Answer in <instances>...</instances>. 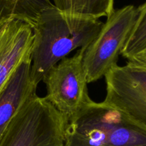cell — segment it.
Here are the masks:
<instances>
[{"instance_id": "277c9868", "label": "cell", "mask_w": 146, "mask_h": 146, "mask_svg": "<svg viewBox=\"0 0 146 146\" xmlns=\"http://www.w3.org/2000/svg\"><path fill=\"white\" fill-rule=\"evenodd\" d=\"M138 16L133 5L114 9L96 37L84 50V69L88 83L104 77L115 67Z\"/></svg>"}, {"instance_id": "7a4b0ae2", "label": "cell", "mask_w": 146, "mask_h": 146, "mask_svg": "<svg viewBox=\"0 0 146 146\" xmlns=\"http://www.w3.org/2000/svg\"><path fill=\"white\" fill-rule=\"evenodd\" d=\"M64 146H146V126L104 101L92 100L68 122Z\"/></svg>"}, {"instance_id": "7c38bea8", "label": "cell", "mask_w": 146, "mask_h": 146, "mask_svg": "<svg viewBox=\"0 0 146 146\" xmlns=\"http://www.w3.org/2000/svg\"><path fill=\"white\" fill-rule=\"evenodd\" d=\"M128 62L146 67V49L137 53L128 60Z\"/></svg>"}, {"instance_id": "6da1fadb", "label": "cell", "mask_w": 146, "mask_h": 146, "mask_svg": "<svg viewBox=\"0 0 146 146\" xmlns=\"http://www.w3.org/2000/svg\"><path fill=\"white\" fill-rule=\"evenodd\" d=\"M99 19L71 17L55 6L41 13L34 27L31 80L43 81L48 70L77 49H86L102 28Z\"/></svg>"}, {"instance_id": "8fae6325", "label": "cell", "mask_w": 146, "mask_h": 146, "mask_svg": "<svg viewBox=\"0 0 146 146\" xmlns=\"http://www.w3.org/2000/svg\"><path fill=\"white\" fill-rule=\"evenodd\" d=\"M137 9L135 24L121 53L127 60L146 49V1Z\"/></svg>"}, {"instance_id": "8992f818", "label": "cell", "mask_w": 146, "mask_h": 146, "mask_svg": "<svg viewBox=\"0 0 146 146\" xmlns=\"http://www.w3.org/2000/svg\"><path fill=\"white\" fill-rule=\"evenodd\" d=\"M105 102L120 109L146 126V67L128 62L105 76Z\"/></svg>"}, {"instance_id": "5b68a950", "label": "cell", "mask_w": 146, "mask_h": 146, "mask_svg": "<svg viewBox=\"0 0 146 146\" xmlns=\"http://www.w3.org/2000/svg\"><path fill=\"white\" fill-rule=\"evenodd\" d=\"M84 50L79 49L73 57L62 59L48 70L43 80L46 87L45 97L67 122L92 101L83 62Z\"/></svg>"}, {"instance_id": "3957f363", "label": "cell", "mask_w": 146, "mask_h": 146, "mask_svg": "<svg viewBox=\"0 0 146 146\" xmlns=\"http://www.w3.org/2000/svg\"><path fill=\"white\" fill-rule=\"evenodd\" d=\"M67 123L45 97L35 94L13 117L0 146H64Z\"/></svg>"}, {"instance_id": "30bf717a", "label": "cell", "mask_w": 146, "mask_h": 146, "mask_svg": "<svg viewBox=\"0 0 146 146\" xmlns=\"http://www.w3.org/2000/svg\"><path fill=\"white\" fill-rule=\"evenodd\" d=\"M63 14L71 17L99 19L114 9V0H52Z\"/></svg>"}, {"instance_id": "9c48e42d", "label": "cell", "mask_w": 146, "mask_h": 146, "mask_svg": "<svg viewBox=\"0 0 146 146\" xmlns=\"http://www.w3.org/2000/svg\"><path fill=\"white\" fill-rule=\"evenodd\" d=\"M54 6L52 0H0V27L12 20L33 27L41 13Z\"/></svg>"}, {"instance_id": "52a82bcc", "label": "cell", "mask_w": 146, "mask_h": 146, "mask_svg": "<svg viewBox=\"0 0 146 146\" xmlns=\"http://www.w3.org/2000/svg\"><path fill=\"white\" fill-rule=\"evenodd\" d=\"M33 46L29 24L12 20L0 27V92L19 66L31 57Z\"/></svg>"}, {"instance_id": "ba28073f", "label": "cell", "mask_w": 146, "mask_h": 146, "mask_svg": "<svg viewBox=\"0 0 146 146\" xmlns=\"http://www.w3.org/2000/svg\"><path fill=\"white\" fill-rule=\"evenodd\" d=\"M31 57L22 62L0 92V138L23 104L36 94L31 77Z\"/></svg>"}]
</instances>
